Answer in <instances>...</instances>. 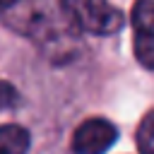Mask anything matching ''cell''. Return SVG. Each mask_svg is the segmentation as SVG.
<instances>
[{
    "label": "cell",
    "instance_id": "obj_5",
    "mask_svg": "<svg viewBox=\"0 0 154 154\" xmlns=\"http://www.w3.org/2000/svg\"><path fill=\"white\" fill-rule=\"evenodd\" d=\"M132 48L137 63L147 70H154V29H135Z\"/></svg>",
    "mask_w": 154,
    "mask_h": 154
},
{
    "label": "cell",
    "instance_id": "obj_4",
    "mask_svg": "<svg viewBox=\"0 0 154 154\" xmlns=\"http://www.w3.org/2000/svg\"><path fill=\"white\" fill-rule=\"evenodd\" d=\"M29 130L14 123L0 125V154H26L29 149Z\"/></svg>",
    "mask_w": 154,
    "mask_h": 154
},
{
    "label": "cell",
    "instance_id": "obj_2",
    "mask_svg": "<svg viewBox=\"0 0 154 154\" xmlns=\"http://www.w3.org/2000/svg\"><path fill=\"white\" fill-rule=\"evenodd\" d=\"M60 7L77 29L99 36L116 34L125 22L120 10L108 0H60Z\"/></svg>",
    "mask_w": 154,
    "mask_h": 154
},
{
    "label": "cell",
    "instance_id": "obj_9",
    "mask_svg": "<svg viewBox=\"0 0 154 154\" xmlns=\"http://www.w3.org/2000/svg\"><path fill=\"white\" fill-rule=\"evenodd\" d=\"M14 2H17V0H0V14H2V12L7 10V7H12Z\"/></svg>",
    "mask_w": 154,
    "mask_h": 154
},
{
    "label": "cell",
    "instance_id": "obj_7",
    "mask_svg": "<svg viewBox=\"0 0 154 154\" xmlns=\"http://www.w3.org/2000/svg\"><path fill=\"white\" fill-rule=\"evenodd\" d=\"M135 29H154V0H137L132 7Z\"/></svg>",
    "mask_w": 154,
    "mask_h": 154
},
{
    "label": "cell",
    "instance_id": "obj_3",
    "mask_svg": "<svg viewBox=\"0 0 154 154\" xmlns=\"http://www.w3.org/2000/svg\"><path fill=\"white\" fill-rule=\"evenodd\" d=\"M118 140V128L106 118H87L72 135L75 154H103Z\"/></svg>",
    "mask_w": 154,
    "mask_h": 154
},
{
    "label": "cell",
    "instance_id": "obj_6",
    "mask_svg": "<svg viewBox=\"0 0 154 154\" xmlns=\"http://www.w3.org/2000/svg\"><path fill=\"white\" fill-rule=\"evenodd\" d=\"M137 147L142 154H154V111H149L137 128Z\"/></svg>",
    "mask_w": 154,
    "mask_h": 154
},
{
    "label": "cell",
    "instance_id": "obj_1",
    "mask_svg": "<svg viewBox=\"0 0 154 154\" xmlns=\"http://www.w3.org/2000/svg\"><path fill=\"white\" fill-rule=\"evenodd\" d=\"M2 19L12 31H19L34 41H58L63 19L53 12L48 0H17L2 12Z\"/></svg>",
    "mask_w": 154,
    "mask_h": 154
},
{
    "label": "cell",
    "instance_id": "obj_8",
    "mask_svg": "<svg viewBox=\"0 0 154 154\" xmlns=\"http://www.w3.org/2000/svg\"><path fill=\"white\" fill-rule=\"evenodd\" d=\"M17 91H14V87L12 84H7V82H0V108H12L14 103H17Z\"/></svg>",
    "mask_w": 154,
    "mask_h": 154
}]
</instances>
